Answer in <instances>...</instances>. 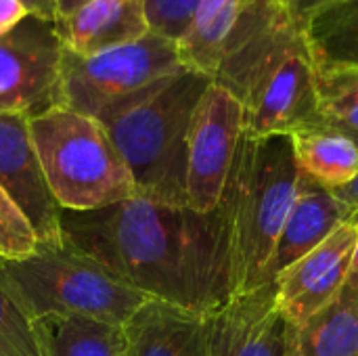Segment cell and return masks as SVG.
<instances>
[{"label": "cell", "mask_w": 358, "mask_h": 356, "mask_svg": "<svg viewBox=\"0 0 358 356\" xmlns=\"http://www.w3.org/2000/svg\"><path fill=\"white\" fill-rule=\"evenodd\" d=\"M59 220L63 241L153 300L206 317L233 296L220 206L201 214L136 195L101 210H61Z\"/></svg>", "instance_id": "6da1fadb"}, {"label": "cell", "mask_w": 358, "mask_h": 356, "mask_svg": "<svg viewBox=\"0 0 358 356\" xmlns=\"http://www.w3.org/2000/svg\"><path fill=\"white\" fill-rule=\"evenodd\" d=\"M210 78L191 69L103 107L94 120L120 151L136 195L164 206H187V136Z\"/></svg>", "instance_id": "7a4b0ae2"}, {"label": "cell", "mask_w": 358, "mask_h": 356, "mask_svg": "<svg viewBox=\"0 0 358 356\" xmlns=\"http://www.w3.org/2000/svg\"><path fill=\"white\" fill-rule=\"evenodd\" d=\"M298 176L289 136L243 134L220 199L233 296L273 283L271 264L296 199Z\"/></svg>", "instance_id": "3957f363"}, {"label": "cell", "mask_w": 358, "mask_h": 356, "mask_svg": "<svg viewBox=\"0 0 358 356\" xmlns=\"http://www.w3.org/2000/svg\"><path fill=\"white\" fill-rule=\"evenodd\" d=\"M0 285L29 321L46 315H82L124 325L151 300L67 241L38 245L19 260L0 258Z\"/></svg>", "instance_id": "277c9868"}, {"label": "cell", "mask_w": 358, "mask_h": 356, "mask_svg": "<svg viewBox=\"0 0 358 356\" xmlns=\"http://www.w3.org/2000/svg\"><path fill=\"white\" fill-rule=\"evenodd\" d=\"M29 132L61 210L88 212L136 197L120 151L94 118L57 105L29 118Z\"/></svg>", "instance_id": "5b68a950"}, {"label": "cell", "mask_w": 358, "mask_h": 356, "mask_svg": "<svg viewBox=\"0 0 358 356\" xmlns=\"http://www.w3.org/2000/svg\"><path fill=\"white\" fill-rule=\"evenodd\" d=\"M243 105L245 136H289L323 124L319 118L315 63L300 27L285 34L229 90Z\"/></svg>", "instance_id": "8992f818"}, {"label": "cell", "mask_w": 358, "mask_h": 356, "mask_svg": "<svg viewBox=\"0 0 358 356\" xmlns=\"http://www.w3.org/2000/svg\"><path fill=\"white\" fill-rule=\"evenodd\" d=\"M180 69L185 65L176 42L151 31L134 42L88 57L63 48L61 105L94 118L109 103Z\"/></svg>", "instance_id": "52a82bcc"}, {"label": "cell", "mask_w": 358, "mask_h": 356, "mask_svg": "<svg viewBox=\"0 0 358 356\" xmlns=\"http://www.w3.org/2000/svg\"><path fill=\"white\" fill-rule=\"evenodd\" d=\"M243 134V105L224 86L210 82L187 136V208L208 214L220 206Z\"/></svg>", "instance_id": "ba28073f"}, {"label": "cell", "mask_w": 358, "mask_h": 356, "mask_svg": "<svg viewBox=\"0 0 358 356\" xmlns=\"http://www.w3.org/2000/svg\"><path fill=\"white\" fill-rule=\"evenodd\" d=\"M63 44L55 21L25 17L0 36V113L36 118L61 105Z\"/></svg>", "instance_id": "9c48e42d"}, {"label": "cell", "mask_w": 358, "mask_h": 356, "mask_svg": "<svg viewBox=\"0 0 358 356\" xmlns=\"http://www.w3.org/2000/svg\"><path fill=\"white\" fill-rule=\"evenodd\" d=\"M0 187L25 216L38 245H61V208L44 178L29 118L19 111L0 113Z\"/></svg>", "instance_id": "30bf717a"}, {"label": "cell", "mask_w": 358, "mask_h": 356, "mask_svg": "<svg viewBox=\"0 0 358 356\" xmlns=\"http://www.w3.org/2000/svg\"><path fill=\"white\" fill-rule=\"evenodd\" d=\"M357 233V225H342L321 245L273 279L275 304L287 325L306 321L344 290Z\"/></svg>", "instance_id": "8fae6325"}, {"label": "cell", "mask_w": 358, "mask_h": 356, "mask_svg": "<svg viewBox=\"0 0 358 356\" xmlns=\"http://www.w3.org/2000/svg\"><path fill=\"white\" fill-rule=\"evenodd\" d=\"M287 323L275 304L273 283L206 315V356H283Z\"/></svg>", "instance_id": "7c38bea8"}, {"label": "cell", "mask_w": 358, "mask_h": 356, "mask_svg": "<svg viewBox=\"0 0 358 356\" xmlns=\"http://www.w3.org/2000/svg\"><path fill=\"white\" fill-rule=\"evenodd\" d=\"M350 208L338 197L336 191H329L300 174L294 206L275 248L271 277L275 279L289 264L321 245L334 231L350 222Z\"/></svg>", "instance_id": "4fadbf2b"}, {"label": "cell", "mask_w": 358, "mask_h": 356, "mask_svg": "<svg viewBox=\"0 0 358 356\" xmlns=\"http://www.w3.org/2000/svg\"><path fill=\"white\" fill-rule=\"evenodd\" d=\"M65 50L88 57L143 38L149 27L143 0H88L78 10L55 19Z\"/></svg>", "instance_id": "5bb4252c"}, {"label": "cell", "mask_w": 358, "mask_h": 356, "mask_svg": "<svg viewBox=\"0 0 358 356\" xmlns=\"http://www.w3.org/2000/svg\"><path fill=\"white\" fill-rule=\"evenodd\" d=\"M128 356H206V317L147 300L126 323Z\"/></svg>", "instance_id": "9a60e30c"}, {"label": "cell", "mask_w": 358, "mask_h": 356, "mask_svg": "<svg viewBox=\"0 0 358 356\" xmlns=\"http://www.w3.org/2000/svg\"><path fill=\"white\" fill-rule=\"evenodd\" d=\"M283 356H358V285L346 283L325 308L287 325Z\"/></svg>", "instance_id": "2e32d148"}, {"label": "cell", "mask_w": 358, "mask_h": 356, "mask_svg": "<svg viewBox=\"0 0 358 356\" xmlns=\"http://www.w3.org/2000/svg\"><path fill=\"white\" fill-rule=\"evenodd\" d=\"M300 174L313 183L340 191L358 174V145L352 136L325 124H313L289 134Z\"/></svg>", "instance_id": "e0dca14e"}, {"label": "cell", "mask_w": 358, "mask_h": 356, "mask_svg": "<svg viewBox=\"0 0 358 356\" xmlns=\"http://www.w3.org/2000/svg\"><path fill=\"white\" fill-rule=\"evenodd\" d=\"M40 356H124V325L82 315H46L31 321Z\"/></svg>", "instance_id": "ac0fdd59"}, {"label": "cell", "mask_w": 358, "mask_h": 356, "mask_svg": "<svg viewBox=\"0 0 358 356\" xmlns=\"http://www.w3.org/2000/svg\"><path fill=\"white\" fill-rule=\"evenodd\" d=\"M315 63L358 67V0H327L300 23Z\"/></svg>", "instance_id": "d6986e66"}, {"label": "cell", "mask_w": 358, "mask_h": 356, "mask_svg": "<svg viewBox=\"0 0 358 356\" xmlns=\"http://www.w3.org/2000/svg\"><path fill=\"white\" fill-rule=\"evenodd\" d=\"M243 0H201L189 31L176 42L180 63L214 80Z\"/></svg>", "instance_id": "ffe728a7"}, {"label": "cell", "mask_w": 358, "mask_h": 356, "mask_svg": "<svg viewBox=\"0 0 358 356\" xmlns=\"http://www.w3.org/2000/svg\"><path fill=\"white\" fill-rule=\"evenodd\" d=\"M315 88L321 122L357 138L358 67L315 63Z\"/></svg>", "instance_id": "44dd1931"}, {"label": "cell", "mask_w": 358, "mask_h": 356, "mask_svg": "<svg viewBox=\"0 0 358 356\" xmlns=\"http://www.w3.org/2000/svg\"><path fill=\"white\" fill-rule=\"evenodd\" d=\"M201 0H143L145 21L151 34L178 42L191 27Z\"/></svg>", "instance_id": "7402d4cb"}, {"label": "cell", "mask_w": 358, "mask_h": 356, "mask_svg": "<svg viewBox=\"0 0 358 356\" xmlns=\"http://www.w3.org/2000/svg\"><path fill=\"white\" fill-rule=\"evenodd\" d=\"M38 239L25 216L0 187V258L19 260L34 254Z\"/></svg>", "instance_id": "603a6c76"}, {"label": "cell", "mask_w": 358, "mask_h": 356, "mask_svg": "<svg viewBox=\"0 0 358 356\" xmlns=\"http://www.w3.org/2000/svg\"><path fill=\"white\" fill-rule=\"evenodd\" d=\"M0 356H40L31 321L0 285Z\"/></svg>", "instance_id": "cb8c5ba5"}, {"label": "cell", "mask_w": 358, "mask_h": 356, "mask_svg": "<svg viewBox=\"0 0 358 356\" xmlns=\"http://www.w3.org/2000/svg\"><path fill=\"white\" fill-rule=\"evenodd\" d=\"M25 17H29L23 0H0V36L17 27Z\"/></svg>", "instance_id": "d4e9b609"}, {"label": "cell", "mask_w": 358, "mask_h": 356, "mask_svg": "<svg viewBox=\"0 0 358 356\" xmlns=\"http://www.w3.org/2000/svg\"><path fill=\"white\" fill-rule=\"evenodd\" d=\"M283 2V6L287 8V13H289V17L296 21V25L300 27V23H302V19L313 10V8H317L319 4H323V2H327V0H281Z\"/></svg>", "instance_id": "484cf974"}, {"label": "cell", "mask_w": 358, "mask_h": 356, "mask_svg": "<svg viewBox=\"0 0 358 356\" xmlns=\"http://www.w3.org/2000/svg\"><path fill=\"white\" fill-rule=\"evenodd\" d=\"M336 193H338V197L350 208V212H352L350 222H352V225H358V174L350 185H346L344 189H340V191H336Z\"/></svg>", "instance_id": "4316f807"}, {"label": "cell", "mask_w": 358, "mask_h": 356, "mask_svg": "<svg viewBox=\"0 0 358 356\" xmlns=\"http://www.w3.org/2000/svg\"><path fill=\"white\" fill-rule=\"evenodd\" d=\"M23 4L27 6L29 15L55 21V4H52V0H23Z\"/></svg>", "instance_id": "83f0119b"}, {"label": "cell", "mask_w": 358, "mask_h": 356, "mask_svg": "<svg viewBox=\"0 0 358 356\" xmlns=\"http://www.w3.org/2000/svg\"><path fill=\"white\" fill-rule=\"evenodd\" d=\"M88 0H52L55 4V19L57 17H65V15H71L73 10H78L82 4H86Z\"/></svg>", "instance_id": "f1b7e54d"}, {"label": "cell", "mask_w": 358, "mask_h": 356, "mask_svg": "<svg viewBox=\"0 0 358 356\" xmlns=\"http://www.w3.org/2000/svg\"><path fill=\"white\" fill-rule=\"evenodd\" d=\"M348 285H358V233H357V241H355V250H352V260H350Z\"/></svg>", "instance_id": "f546056e"}, {"label": "cell", "mask_w": 358, "mask_h": 356, "mask_svg": "<svg viewBox=\"0 0 358 356\" xmlns=\"http://www.w3.org/2000/svg\"><path fill=\"white\" fill-rule=\"evenodd\" d=\"M355 141H357V145H358V136H357V138H355Z\"/></svg>", "instance_id": "4dcf8cb0"}, {"label": "cell", "mask_w": 358, "mask_h": 356, "mask_svg": "<svg viewBox=\"0 0 358 356\" xmlns=\"http://www.w3.org/2000/svg\"><path fill=\"white\" fill-rule=\"evenodd\" d=\"M124 356H128V353H126V355H124Z\"/></svg>", "instance_id": "1f68e13d"}]
</instances>
